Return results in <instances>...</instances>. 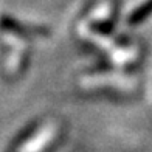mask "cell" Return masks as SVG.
I'll return each mask as SVG.
<instances>
[{
  "mask_svg": "<svg viewBox=\"0 0 152 152\" xmlns=\"http://www.w3.org/2000/svg\"><path fill=\"white\" fill-rule=\"evenodd\" d=\"M149 14H152V0H148V2H144L140 8L135 10L132 14H130V19H129V22L130 23H140L143 22L144 19H146Z\"/></svg>",
  "mask_w": 152,
  "mask_h": 152,
  "instance_id": "1",
  "label": "cell"
}]
</instances>
